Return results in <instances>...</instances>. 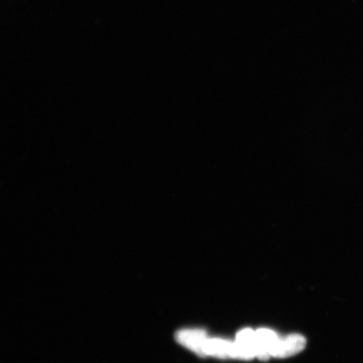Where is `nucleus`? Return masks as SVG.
<instances>
[{
	"label": "nucleus",
	"instance_id": "nucleus-1",
	"mask_svg": "<svg viewBox=\"0 0 363 363\" xmlns=\"http://www.w3.org/2000/svg\"><path fill=\"white\" fill-rule=\"evenodd\" d=\"M204 356H213L220 358H240V349L237 342L223 339H208L206 340L203 347Z\"/></svg>",
	"mask_w": 363,
	"mask_h": 363
},
{
	"label": "nucleus",
	"instance_id": "nucleus-2",
	"mask_svg": "<svg viewBox=\"0 0 363 363\" xmlns=\"http://www.w3.org/2000/svg\"><path fill=\"white\" fill-rule=\"evenodd\" d=\"M306 346V339L302 335L292 334L280 338L272 357H289L301 352Z\"/></svg>",
	"mask_w": 363,
	"mask_h": 363
},
{
	"label": "nucleus",
	"instance_id": "nucleus-3",
	"mask_svg": "<svg viewBox=\"0 0 363 363\" xmlns=\"http://www.w3.org/2000/svg\"><path fill=\"white\" fill-rule=\"evenodd\" d=\"M177 340L183 346L190 349L198 355L204 357L203 347L207 335L202 330H183L176 335Z\"/></svg>",
	"mask_w": 363,
	"mask_h": 363
}]
</instances>
